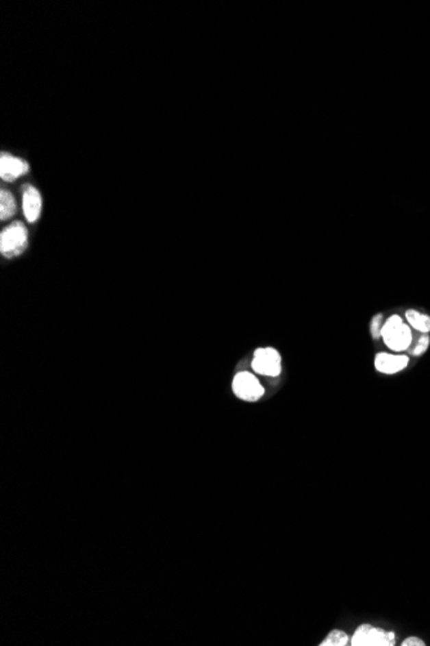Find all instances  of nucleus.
<instances>
[{
    "instance_id": "f257e3e1",
    "label": "nucleus",
    "mask_w": 430,
    "mask_h": 646,
    "mask_svg": "<svg viewBox=\"0 0 430 646\" xmlns=\"http://www.w3.org/2000/svg\"><path fill=\"white\" fill-rule=\"evenodd\" d=\"M381 337L388 349L396 352L409 350L412 345L414 334L409 325L398 315L388 319L381 328Z\"/></svg>"
},
{
    "instance_id": "f03ea898",
    "label": "nucleus",
    "mask_w": 430,
    "mask_h": 646,
    "mask_svg": "<svg viewBox=\"0 0 430 646\" xmlns=\"http://www.w3.org/2000/svg\"><path fill=\"white\" fill-rule=\"evenodd\" d=\"M26 247H27V230L20 221L12 222L10 226H7L4 230L1 231L0 252L4 257L7 258L17 257L26 249Z\"/></svg>"
},
{
    "instance_id": "7ed1b4c3",
    "label": "nucleus",
    "mask_w": 430,
    "mask_h": 646,
    "mask_svg": "<svg viewBox=\"0 0 430 646\" xmlns=\"http://www.w3.org/2000/svg\"><path fill=\"white\" fill-rule=\"evenodd\" d=\"M351 645L394 646L396 635L393 631H387L384 628L365 623L355 630V635L351 638Z\"/></svg>"
},
{
    "instance_id": "20e7f679",
    "label": "nucleus",
    "mask_w": 430,
    "mask_h": 646,
    "mask_svg": "<svg viewBox=\"0 0 430 646\" xmlns=\"http://www.w3.org/2000/svg\"><path fill=\"white\" fill-rule=\"evenodd\" d=\"M232 390L238 399L245 401H257L264 395V388L258 378L249 372L237 373L232 382Z\"/></svg>"
},
{
    "instance_id": "39448f33",
    "label": "nucleus",
    "mask_w": 430,
    "mask_h": 646,
    "mask_svg": "<svg viewBox=\"0 0 430 646\" xmlns=\"http://www.w3.org/2000/svg\"><path fill=\"white\" fill-rule=\"evenodd\" d=\"M253 371L267 377H277L281 373V356L279 351L266 347L258 349L254 352V359L251 362Z\"/></svg>"
},
{
    "instance_id": "423d86ee",
    "label": "nucleus",
    "mask_w": 430,
    "mask_h": 646,
    "mask_svg": "<svg viewBox=\"0 0 430 646\" xmlns=\"http://www.w3.org/2000/svg\"><path fill=\"white\" fill-rule=\"evenodd\" d=\"M30 166L29 164L22 160L17 156H13L11 153H1L0 156V177L4 181H14L18 177L26 175L29 172Z\"/></svg>"
},
{
    "instance_id": "0eeeda50",
    "label": "nucleus",
    "mask_w": 430,
    "mask_h": 646,
    "mask_svg": "<svg viewBox=\"0 0 430 646\" xmlns=\"http://www.w3.org/2000/svg\"><path fill=\"white\" fill-rule=\"evenodd\" d=\"M409 356L380 352L375 358V369L383 374H396L409 365Z\"/></svg>"
},
{
    "instance_id": "6e6552de",
    "label": "nucleus",
    "mask_w": 430,
    "mask_h": 646,
    "mask_svg": "<svg viewBox=\"0 0 430 646\" xmlns=\"http://www.w3.org/2000/svg\"><path fill=\"white\" fill-rule=\"evenodd\" d=\"M42 195L39 190L33 186H25L23 197H22V208L23 214L29 222L34 223L40 217L42 213Z\"/></svg>"
},
{
    "instance_id": "1a4fd4ad",
    "label": "nucleus",
    "mask_w": 430,
    "mask_h": 646,
    "mask_svg": "<svg viewBox=\"0 0 430 646\" xmlns=\"http://www.w3.org/2000/svg\"><path fill=\"white\" fill-rule=\"evenodd\" d=\"M17 212V206L14 201V197L8 190H1L0 191V219H11Z\"/></svg>"
},
{
    "instance_id": "9d476101",
    "label": "nucleus",
    "mask_w": 430,
    "mask_h": 646,
    "mask_svg": "<svg viewBox=\"0 0 430 646\" xmlns=\"http://www.w3.org/2000/svg\"><path fill=\"white\" fill-rule=\"evenodd\" d=\"M406 319L409 321V325L414 329H416L420 333H429L430 332V316L421 314L416 310H407L406 311Z\"/></svg>"
},
{
    "instance_id": "9b49d317",
    "label": "nucleus",
    "mask_w": 430,
    "mask_h": 646,
    "mask_svg": "<svg viewBox=\"0 0 430 646\" xmlns=\"http://www.w3.org/2000/svg\"><path fill=\"white\" fill-rule=\"evenodd\" d=\"M351 637L342 630H333L322 640L320 646H346L351 645Z\"/></svg>"
},
{
    "instance_id": "f8f14e48",
    "label": "nucleus",
    "mask_w": 430,
    "mask_h": 646,
    "mask_svg": "<svg viewBox=\"0 0 430 646\" xmlns=\"http://www.w3.org/2000/svg\"><path fill=\"white\" fill-rule=\"evenodd\" d=\"M429 345V336H428L427 333H422L419 338H418V340L415 342V345H414L412 347H409V353L414 355V356H421L425 351L428 350Z\"/></svg>"
},
{
    "instance_id": "ddd939ff",
    "label": "nucleus",
    "mask_w": 430,
    "mask_h": 646,
    "mask_svg": "<svg viewBox=\"0 0 430 646\" xmlns=\"http://www.w3.org/2000/svg\"><path fill=\"white\" fill-rule=\"evenodd\" d=\"M381 328H383V315L377 314V316L371 320V334L372 338H380L381 337Z\"/></svg>"
},
{
    "instance_id": "4468645a",
    "label": "nucleus",
    "mask_w": 430,
    "mask_h": 646,
    "mask_svg": "<svg viewBox=\"0 0 430 646\" xmlns=\"http://www.w3.org/2000/svg\"><path fill=\"white\" fill-rule=\"evenodd\" d=\"M402 646H425V641L416 636H409L402 641Z\"/></svg>"
}]
</instances>
